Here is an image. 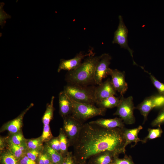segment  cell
Wrapping results in <instances>:
<instances>
[{"label": "cell", "mask_w": 164, "mask_h": 164, "mask_svg": "<svg viewBox=\"0 0 164 164\" xmlns=\"http://www.w3.org/2000/svg\"><path fill=\"white\" fill-rule=\"evenodd\" d=\"M124 128H108L89 122L84 124L73 146L78 163H85L87 159L103 152L125 153Z\"/></svg>", "instance_id": "6da1fadb"}, {"label": "cell", "mask_w": 164, "mask_h": 164, "mask_svg": "<svg viewBox=\"0 0 164 164\" xmlns=\"http://www.w3.org/2000/svg\"><path fill=\"white\" fill-rule=\"evenodd\" d=\"M94 55L88 56L76 69L68 71L66 79L69 84L88 86L94 83L95 68L100 58Z\"/></svg>", "instance_id": "7a4b0ae2"}, {"label": "cell", "mask_w": 164, "mask_h": 164, "mask_svg": "<svg viewBox=\"0 0 164 164\" xmlns=\"http://www.w3.org/2000/svg\"><path fill=\"white\" fill-rule=\"evenodd\" d=\"M96 87L68 84L64 86L63 91L71 99L84 103L96 104L95 96Z\"/></svg>", "instance_id": "3957f363"}, {"label": "cell", "mask_w": 164, "mask_h": 164, "mask_svg": "<svg viewBox=\"0 0 164 164\" xmlns=\"http://www.w3.org/2000/svg\"><path fill=\"white\" fill-rule=\"evenodd\" d=\"M69 98L72 105L71 115L82 123L93 117L105 114L106 109L97 107L93 104L79 102Z\"/></svg>", "instance_id": "277c9868"}, {"label": "cell", "mask_w": 164, "mask_h": 164, "mask_svg": "<svg viewBox=\"0 0 164 164\" xmlns=\"http://www.w3.org/2000/svg\"><path fill=\"white\" fill-rule=\"evenodd\" d=\"M120 102L117 107L114 115H118L122 119L124 123L128 125L134 124L135 119L134 115L135 108L132 96L125 98L121 95Z\"/></svg>", "instance_id": "5b68a950"}, {"label": "cell", "mask_w": 164, "mask_h": 164, "mask_svg": "<svg viewBox=\"0 0 164 164\" xmlns=\"http://www.w3.org/2000/svg\"><path fill=\"white\" fill-rule=\"evenodd\" d=\"M63 119L62 128L69 139L70 146H73L78 138L84 124L72 115Z\"/></svg>", "instance_id": "8992f818"}, {"label": "cell", "mask_w": 164, "mask_h": 164, "mask_svg": "<svg viewBox=\"0 0 164 164\" xmlns=\"http://www.w3.org/2000/svg\"><path fill=\"white\" fill-rule=\"evenodd\" d=\"M164 106V95H152L146 98L135 108L138 110L144 117V124L147 120L148 114L152 110L155 108Z\"/></svg>", "instance_id": "52a82bcc"}, {"label": "cell", "mask_w": 164, "mask_h": 164, "mask_svg": "<svg viewBox=\"0 0 164 164\" xmlns=\"http://www.w3.org/2000/svg\"><path fill=\"white\" fill-rule=\"evenodd\" d=\"M111 59V56L108 53L100 55L95 71L94 81L95 84H100L103 82V79L109 75L110 69L109 66Z\"/></svg>", "instance_id": "ba28073f"}, {"label": "cell", "mask_w": 164, "mask_h": 164, "mask_svg": "<svg viewBox=\"0 0 164 164\" xmlns=\"http://www.w3.org/2000/svg\"><path fill=\"white\" fill-rule=\"evenodd\" d=\"M118 18L119 25L117 29L114 32L112 43L118 44L121 48L128 50L133 58V51L130 48L128 44V29L125 24L122 16L119 15Z\"/></svg>", "instance_id": "9c48e42d"}, {"label": "cell", "mask_w": 164, "mask_h": 164, "mask_svg": "<svg viewBox=\"0 0 164 164\" xmlns=\"http://www.w3.org/2000/svg\"><path fill=\"white\" fill-rule=\"evenodd\" d=\"M94 55L93 52L90 51L85 54L82 51L77 53L73 58L66 60L61 59L57 69L58 72L62 70L68 71L74 70L82 64V61L85 57Z\"/></svg>", "instance_id": "30bf717a"}, {"label": "cell", "mask_w": 164, "mask_h": 164, "mask_svg": "<svg viewBox=\"0 0 164 164\" xmlns=\"http://www.w3.org/2000/svg\"><path fill=\"white\" fill-rule=\"evenodd\" d=\"M33 106V104L30 105L15 118L4 124L1 127L0 132L7 131L10 134H13L21 130L23 125L24 117L27 112Z\"/></svg>", "instance_id": "8fae6325"}, {"label": "cell", "mask_w": 164, "mask_h": 164, "mask_svg": "<svg viewBox=\"0 0 164 164\" xmlns=\"http://www.w3.org/2000/svg\"><path fill=\"white\" fill-rule=\"evenodd\" d=\"M116 95L114 89L109 78L102 82L97 87H96L95 96L96 104L109 97Z\"/></svg>", "instance_id": "7c38bea8"}, {"label": "cell", "mask_w": 164, "mask_h": 164, "mask_svg": "<svg viewBox=\"0 0 164 164\" xmlns=\"http://www.w3.org/2000/svg\"><path fill=\"white\" fill-rule=\"evenodd\" d=\"M109 75L111 77V80L116 91L121 95L124 94L128 88V84L125 79V72L116 69L110 68Z\"/></svg>", "instance_id": "4fadbf2b"}, {"label": "cell", "mask_w": 164, "mask_h": 164, "mask_svg": "<svg viewBox=\"0 0 164 164\" xmlns=\"http://www.w3.org/2000/svg\"><path fill=\"white\" fill-rule=\"evenodd\" d=\"M118 155L111 151L102 152L91 157L89 164H113L115 158Z\"/></svg>", "instance_id": "5bb4252c"}, {"label": "cell", "mask_w": 164, "mask_h": 164, "mask_svg": "<svg viewBox=\"0 0 164 164\" xmlns=\"http://www.w3.org/2000/svg\"><path fill=\"white\" fill-rule=\"evenodd\" d=\"M59 112L63 118L71 115L72 107L70 101L63 91L59 94Z\"/></svg>", "instance_id": "9a60e30c"}, {"label": "cell", "mask_w": 164, "mask_h": 164, "mask_svg": "<svg viewBox=\"0 0 164 164\" xmlns=\"http://www.w3.org/2000/svg\"><path fill=\"white\" fill-rule=\"evenodd\" d=\"M89 123L108 128H125L124 123L121 118H115L110 119L101 118Z\"/></svg>", "instance_id": "2e32d148"}, {"label": "cell", "mask_w": 164, "mask_h": 164, "mask_svg": "<svg viewBox=\"0 0 164 164\" xmlns=\"http://www.w3.org/2000/svg\"><path fill=\"white\" fill-rule=\"evenodd\" d=\"M143 128L141 125L136 128L133 129H127L124 128L123 131V136L125 140L124 148L132 142H134L135 145L137 142L142 141L138 137L140 131Z\"/></svg>", "instance_id": "e0dca14e"}, {"label": "cell", "mask_w": 164, "mask_h": 164, "mask_svg": "<svg viewBox=\"0 0 164 164\" xmlns=\"http://www.w3.org/2000/svg\"><path fill=\"white\" fill-rule=\"evenodd\" d=\"M7 142L8 150L13 154L19 160L25 155L28 149L26 142L21 145H17L14 144L7 141Z\"/></svg>", "instance_id": "ac0fdd59"}, {"label": "cell", "mask_w": 164, "mask_h": 164, "mask_svg": "<svg viewBox=\"0 0 164 164\" xmlns=\"http://www.w3.org/2000/svg\"><path fill=\"white\" fill-rule=\"evenodd\" d=\"M43 146V150L50 156L52 162L54 164H62L64 157L62 155L51 148L47 143Z\"/></svg>", "instance_id": "d6986e66"}, {"label": "cell", "mask_w": 164, "mask_h": 164, "mask_svg": "<svg viewBox=\"0 0 164 164\" xmlns=\"http://www.w3.org/2000/svg\"><path fill=\"white\" fill-rule=\"evenodd\" d=\"M54 97L52 96L50 102L47 103L46 109L42 117V121L44 125H49L53 117L55 109L53 106Z\"/></svg>", "instance_id": "ffe728a7"}, {"label": "cell", "mask_w": 164, "mask_h": 164, "mask_svg": "<svg viewBox=\"0 0 164 164\" xmlns=\"http://www.w3.org/2000/svg\"><path fill=\"white\" fill-rule=\"evenodd\" d=\"M58 137L60 142V154L64 157L69 152L68 148L70 146V144L69 139L62 128L60 129Z\"/></svg>", "instance_id": "44dd1931"}, {"label": "cell", "mask_w": 164, "mask_h": 164, "mask_svg": "<svg viewBox=\"0 0 164 164\" xmlns=\"http://www.w3.org/2000/svg\"><path fill=\"white\" fill-rule=\"evenodd\" d=\"M120 98L112 96L101 100L96 104L98 107L105 109L117 107L120 102Z\"/></svg>", "instance_id": "7402d4cb"}, {"label": "cell", "mask_w": 164, "mask_h": 164, "mask_svg": "<svg viewBox=\"0 0 164 164\" xmlns=\"http://www.w3.org/2000/svg\"><path fill=\"white\" fill-rule=\"evenodd\" d=\"M0 152V164H19V160L8 150Z\"/></svg>", "instance_id": "603a6c76"}, {"label": "cell", "mask_w": 164, "mask_h": 164, "mask_svg": "<svg viewBox=\"0 0 164 164\" xmlns=\"http://www.w3.org/2000/svg\"><path fill=\"white\" fill-rule=\"evenodd\" d=\"M7 141L14 144L21 145L26 143V139L24 138L22 130L13 134H10L6 137Z\"/></svg>", "instance_id": "cb8c5ba5"}, {"label": "cell", "mask_w": 164, "mask_h": 164, "mask_svg": "<svg viewBox=\"0 0 164 164\" xmlns=\"http://www.w3.org/2000/svg\"><path fill=\"white\" fill-rule=\"evenodd\" d=\"M148 131V134L142 140L141 142L142 143H146L148 140L160 137L163 132L160 126L158 127V128L156 129L149 128Z\"/></svg>", "instance_id": "d4e9b609"}, {"label": "cell", "mask_w": 164, "mask_h": 164, "mask_svg": "<svg viewBox=\"0 0 164 164\" xmlns=\"http://www.w3.org/2000/svg\"><path fill=\"white\" fill-rule=\"evenodd\" d=\"M43 142L41 137L29 139H26V144L28 149H42Z\"/></svg>", "instance_id": "484cf974"}, {"label": "cell", "mask_w": 164, "mask_h": 164, "mask_svg": "<svg viewBox=\"0 0 164 164\" xmlns=\"http://www.w3.org/2000/svg\"><path fill=\"white\" fill-rule=\"evenodd\" d=\"M43 142L46 143L53 137L49 125H44L42 134L40 136Z\"/></svg>", "instance_id": "4316f807"}, {"label": "cell", "mask_w": 164, "mask_h": 164, "mask_svg": "<svg viewBox=\"0 0 164 164\" xmlns=\"http://www.w3.org/2000/svg\"><path fill=\"white\" fill-rule=\"evenodd\" d=\"M147 72L150 75L151 80L159 95L164 96V84L159 81L153 75Z\"/></svg>", "instance_id": "83f0119b"}, {"label": "cell", "mask_w": 164, "mask_h": 164, "mask_svg": "<svg viewBox=\"0 0 164 164\" xmlns=\"http://www.w3.org/2000/svg\"><path fill=\"white\" fill-rule=\"evenodd\" d=\"M163 124H164V106L156 118L151 123V125L153 127H159Z\"/></svg>", "instance_id": "f1b7e54d"}, {"label": "cell", "mask_w": 164, "mask_h": 164, "mask_svg": "<svg viewBox=\"0 0 164 164\" xmlns=\"http://www.w3.org/2000/svg\"><path fill=\"white\" fill-rule=\"evenodd\" d=\"M43 149H27L25 155L29 159L36 162L38 157L41 152L42 151Z\"/></svg>", "instance_id": "f546056e"}, {"label": "cell", "mask_w": 164, "mask_h": 164, "mask_svg": "<svg viewBox=\"0 0 164 164\" xmlns=\"http://www.w3.org/2000/svg\"><path fill=\"white\" fill-rule=\"evenodd\" d=\"M46 143L51 148L60 153V142L58 136L53 137Z\"/></svg>", "instance_id": "4dcf8cb0"}, {"label": "cell", "mask_w": 164, "mask_h": 164, "mask_svg": "<svg viewBox=\"0 0 164 164\" xmlns=\"http://www.w3.org/2000/svg\"><path fill=\"white\" fill-rule=\"evenodd\" d=\"M113 164H135L133 161L131 156L125 155L124 158L119 159L118 156L114 159Z\"/></svg>", "instance_id": "1f68e13d"}, {"label": "cell", "mask_w": 164, "mask_h": 164, "mask_svg": "<svg viewBox=\"0 0 164 164\" xmlns=\"http://www.w3.org/2000/svg\"><path fill=\"white\" fill-rule=\"evenodd\" d=\"M62 164H78V163L72 152H68L67 155L64 157Z\"/></svg>", "instance_id": "d6a6232c"}, {"label": "cell", "mask_w": 164, "mask_h": 164, "mask_svg": "<svg viewBox=\"0 0 164 164\" xmlns=\"http://www.w3.org/2000/svg\"><path fill=\"white\" fill-rule=\"evenodd\" d=\"M19 164H37L36 162L28 158L25 155L19 161Z\"/></svg>", "instance_id": "836d02e7"}, {"label": "cell", "mask_w": 164, "mask_h": 164, "mask_svg": "<svg viewBox=\"0 0 164 164\" xmlns=\"http://www.w3.org/2000/svg\"><path fill=\"white\" fill-rule=\"evenodd\" d=\"M7 146V143L6 138L0 137V150L1 152L5 150V148Z\"/></svg>", "instance_id": "e575fe53"}, {"label": "cell", "mask_w": 164, "mask_h": 164, "mask_svg": "<svg viewBox=\"0 0 164 164\" xmlns=\"http://www.w3.org/2000/svg\"><path fill=\"white\" fill-rule=\"evenodd\" d=\"M36 162L37 164H45L44 154L43 150L40 154Z\"/></svg>", "instance_id": "d590c367"}, {"label": "cell", "mask_w": 164, "mask_h": 164, "mask_svg": "<svg viewBox=\"0 0 164 164\" xmlns=\"http://www.w3.org/2000/svg\"><path fill=\"white\" fill-rule=\"evenodd\" d=\"M78 164H86L85 163H78Z\"/></svg>", "instance_id": "8d00e7d4"}, {"label": "cell", "mask_w": 164, "mask_h": 164, "mask_svg": "<svg viewBox=\"0 0 164 164\" xmlns=\"http://www.w3.org/2000/svg\"><path fill=\"white\" fill-rule=\"evenodd\" d=\"M53 164V162H51V163H50V164Z\"/></svg>", "instance_id": "74e56055"}]
</instances>
